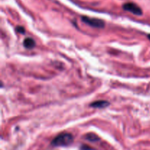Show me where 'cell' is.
Returning <instances> with one entry per match:
<instances>
[{
	"label": "cell",
	"mask_w": 150,
	"mask_h": 150,
	"mask_svg": "<svg viewBox=\"0 0 150 150\" xmlns=\"http://www.w3.org/2000/svg\"><path fill=\"white\" fill-rule=\"evenodd\" d=\"M73 142V136L70 133H64L58 135L51 142V144L54 146H67L71 144Z\"/></svg>",
	"instance_id": "obj_1"
},
{
	"label": "cell",
	"mask_w": 150,
	"mask_h": 150,
	"mask_svg": "<svg viewBox=\"0 0 150 150\" xmlns=\"http://www.w3.org/2000/svg\"><path fill=\"white\" fill-rule=\"evenodd\" d=\"M81 20L85 23L92 26V27L99 28L100 29V28H103L105 26V22L99 18H90L88 17V16H82Z\"/></svg>",
	"instance_id": "obj_2"
},
{
	"label": "cell",
	"mask_w": 150,
	"mask_h": 150,
	"mask_svg": "<svg viewBox=\"0 0 150 150\" xmlns=\"http://www.w3.org/2000/svg\"><path fill=\"white\" fill-rule=\"evenodd\" d=\"M23 46L28 49H32L35 46V42L32 38H27L23 40Z\"/></svg>",
	"instance_id": "obj_5"
},
{
	"label": "cell",
	"mask_w": 150,
	"mask_h": 150,
	"mask_svg": "<svg viewBox=\"0 0 150 150\" xmlns=\"http://www.w3.org/2000/svg\"><path fill=\"white\" fill-rule=\"evenodd\" d=\"M81 149L82 150H93L92 149V148H89V146H83V147H81Z\"/></svg>",
	"instance_id": "obj_8"
},
{
	"label": "cell",
	"mask_w": 150,
	"mask_h": 150,
	"mask_svg": "<svg viewBox=\"0 0 150 150\" xmlns=\"http://www.w3.org/2000/svg\"><path fill=\"white\" fill-rule=\"evenodd\" d=\"M148 38H149V40H150V35H148Z\"/></svg>",
	"instance_id": "obj_9"
},
{
	"label": "cell",
	"mask_w": 150,
	"mask_h": 150,
	"mask_svg": "<svg viewBox=\"0 0 150 150\" xmlns=\"http://www.w3.org/2000/svg\"><path fill=\"white\" fill-rule=\"evenodd\" d=\"M85 138L88 141L92 142H95L100 141V138L96 134H95V133H88V134H86L85 136Z\"/></svg>",
	"instance_id": "obj_6"
},
{
	"label": "cell",
	"mask_w": 150,
	"mask_h": 150,
	"mask_svg": "<svg viewBox=\"0 0 150 150\" xmlns=\"http://www.w3.org/2000/svg\"><path fill=\"white\" fill-rule=\"evenodd\" d=\"M16 30L20 34H24L25 33V29L21 26H18L16 28Z\"/></svg>",
	"instance_id": "obj_7"
},
{
	"label": "cell",
	"mask_w": 150,
	"mask_h": 150,
	"mask_svg": "<svg viewBox=\"0 0 150 150\" xmlns=\"http://www.w3.org/2000/svg\"><path fill=\"white\" fill-rule=\"evenodd\" d=\"M122 8L126 11H129L132 13L133 14L136 15V16H142V10L140 7L137 5L136 4L133 2H127L123 4Z\"/></svg>",
	"instance_id": "obj_3"
},
{
	"label": "cell",
	"mask_w": 150,
	"mask_h": 150,
	"mask_svg": "<svg viewBox=\"0 0 150 150\" xmlns=\"http://www.w3.org/2000/svg\"><path fill=\"white\" fill-rule=\"evenodd\" d=\"M108 105H109V103L105 100H98L90 104V107L97 108H103L108 106Z\"/></svg>",
	"instance_id": "obj_4"
}]
</instances>
